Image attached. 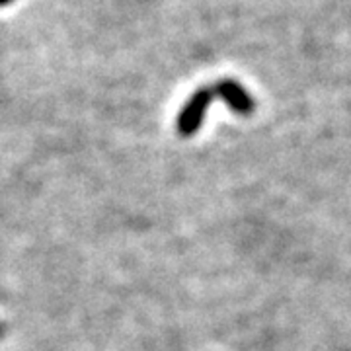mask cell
I'll return each mask as SVG.
<instances>
[{"mask_svg":"<svg viewBox=\"0 0 351 351\" xmlns=\"http://www.w3.org/2000/svg\"><path fill=\"white\" fill-rule=\"evenodd\" d=\"M215 98L217 96H215V90L211 86L197 88L189 96V100L184 104L182 112L178 113V119H176L178 133L182 137H191V135H195L199 131L201 123L205 119V113H207Z\"/></svg>","mask_w":351,"mask_h":351,"instance_id":"1","label":"cell"},{"mask_svg":"<svg viewBox=\"0 0 351 351\" xmlns=\"http://www.w3.org/2000/svg\"><path fill=\"white\" fill-rule=\"evenodd\" d=\"M215 96L221 98L237 115H252L256 110V101L248 90L232 78H221L213 86Z\"/></svg>","mask_w":351,"mask_h":351,"instance_id":"2","label":"cell"},{"mask_svg":"<svg viewBox=\"0 0 351 351\" xmlns=\"http://www.w3.org/2000/svg\"><path fill=\"white\" fill-rule=\"evenodd\" d=\"M14 0H0V8H4V6H10Z\"/></svg>","mask_w":351,"mask_h":351,"instance_id":"3","label":"cell"},{"mask_svg":"<svg viewBox=\"0 0 351 351\" xmlns=\"http://www.w3.org/2000/svg\"><path fill=\"white\" fill-rule=\"evenodd\" d=\"M2 336H4V326L0 324V338H2Z\"/></svg>","mask_w":351,"mask_h":351,"instance_id":"4","label":"cell"}]
</instances>
